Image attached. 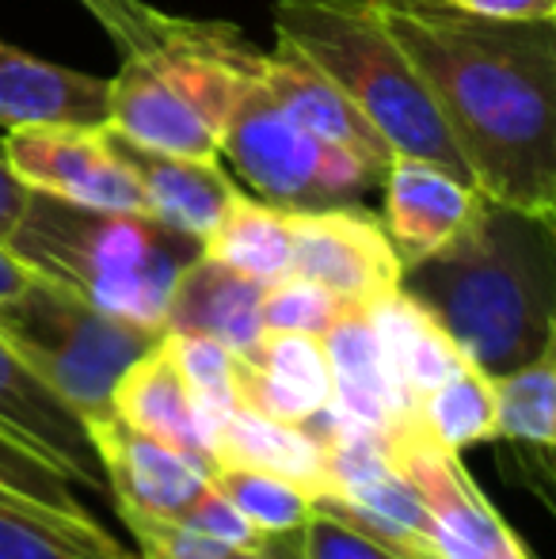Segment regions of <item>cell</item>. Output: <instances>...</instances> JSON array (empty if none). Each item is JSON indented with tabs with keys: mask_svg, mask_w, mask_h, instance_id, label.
Masks as SVG:
<instances>
[{
	"mask_svg": "<svg viewBox=\"0 0 556 559\" xmlns=\"http://www.w3.org/2000/svg\"><path fill=\"white\" fill-rule=\"evenodd\" d=\"M256 81L268 88V96L286 111L294 122H301L312 138L328 141L340 153L355 156L358 164L374 171L381 179L386 164L393 160L389 141L366 122V115L320 73L317 66L294 53L289 46H275L271 53H260L256 66Z\"/></svg>",
	"mask_w": 556,
	"mask_h": 559,
	"instance_id": "5bb4252c",
	"label": "cell"
},
{
	"mask_svg": "<svg viewBox=\"0 0 556 559\" xmlns=\"http://www.w3.org/2000/svg\"><path fill=\"white\" fill-rule=\"evenodd\" d=\"M130 168L138 171L141 194H145V214L153 222L176 228L191 240H206L240 187L222 171V160H199V156H171L138 148L119 138Z\"/></svg>",
	"mask_w": 556,
	"mask_h": 559,
	"instance_id": "ffe728a7",
	"label": "cell"
},
{
	"mask_svg": "<svg viewBox=\"0 0 556 559\" xmlns=\"http://www.w3.org/2000/svg\"><path fill=\"white\" fill-rule=\"evenodd\" d=\"M442 4L488 20H556V0H442Z\"/></svg>",
	"mask_w": 556,
	"mask_h": 559,
	"instance_id": "e575fe53",
	"label": "cell"
},
{
	"mask_svg": "<svg viewBox=\"0 0 556 559\" xmlns=\"http://www.w3.org/2000/svg\"><path fill=\"white\" fill-rule=\"evenodd\" d=\"M0 559H92L31 518L0 510Z\"/></svg>",
	"mask_w": 556,
	"mask_h": 559,
	"instance_id": "836d02e7",
	"label": "cell"
},
{
	"mask_svg": "<svg viewBox=\"0 0 556 559\" xmlns=\"http://www.w3.org/2000/svg\"><path fill=\"white\" fill-rule=\"evenodd\" d=\"M0 335L81 419L111 412V389L122 369L161 338L153 328L92 309L43 274L0 305Z\"/></svg>",
	"mask_w": 556,
	"mask_h": 559,
	"instance_id": "8992f818",
	"label": "cell"
},
{
	"mask_svg": "<svg viewBox=\"0 0 556 559\" xmlns=\"http://www.w3.org/2000/svg\"><path fill=\"white\" fill-rule=\"evenodd\" d=\"M69 484L73 479H66L54 464H46L43 456H35L0 430V510L46 525L92 559L127 556V548L88 514V507L76 499Z\"/></svg>",
	"mask_w": 556,
	"mask_h": 559,
	"instance_id": "d6986e66",
	"label": "cell"
},
{
	"mask_svg": "<svg viewBox=\"0 0 556 559\" xmlns=\"http://www.w3.org/2000/svg\"><path fill=\"white\" fill-rule=\"evenodd\" d=\"M0 430L54 464L73 484L92 491L104 487L99 456L88 442L84 419L58 392L46 389L38 373H31L27 361L4 343V335H0Z\"/></svg>",
	"mask_w": 556,
	"mask_h": 559,
	"instance_id": "4fadbf2b",
	"label": "cell"
},
{
	"mask_svg": "<svg viewBox=\"0 0 556 559\" xmlns=\"http://www.w3.org/2000/svg\"><path fill=\"white\" fill-rule=\"evenodd\" d=\"M210 484L263 533H294L305 525L312 510V499L297 491L294 484L256 468H210Z\"/></svg>",
	"mask_w": 556,
	"mask_h": 559,
	"instance_id": "f1b7e54d",
	"label": "cell"
},
{
	"mask_svg": "<svg viewBox=\"0 0 556 559\" xmlns=\"http://www.w3.org/2000/svg\"><path fill=\"white\" fill-rule=\"evenodd\" d=\"M496 438L549 453L556 442V350H542L527 366L492 377Z\"/></svg>",
	"mask_w": 556,
	"mask_h": 559,
	"instance_id": "4316f807",
	"label": "cell"
},
{
	"mask_svg": "<svg viewBox=\"0 0 556 559\" xmlns=\"http://www.w3.org/2000/svg\"><path fill=\"white\" fill-rule=\"evenodd\" d=\"M134 533L141 559H225L229 548L210 540L184 518H164V522H134Z\"/></svg>",
	"mask_w": 556,
	"mask_h": 559,
	"instance_id": "1f68e13d",
	"label": "cell"
},
{
	"mask_svg": "<svg viewBox=\"0 0 556 559\" xmlns=\"http://www.w3.org/2000/svg\"><path fill=\"white\" fill-rule=\"evenodd\" d=\"M297 540H301L305 559H409L324 507L309 510L305 525L297 530Z\"/></svg>",
	"mask_w": 556,
	"mask_h": 559,
	"instance_id": "4dcf8cb0",
	"label": "cell"
},
{
	"mask_svg": "<svg viewBox=\"0 0 556 559\" xmlns=\"http://www.w3.org/2000/svg\"><path fill=\"white\" fill-rule=\"evenodd\" d=\"M122 559H141V556H130V552H127V556H122Z\"/></svg>",
	"mask_w": 556,
	"mask_h": 559,
	"instance_id": "f35d334b",
	"label": "cell"
},
{
	"mask_svg": "<svg viewBox=\"0 0 556 559\" xmlns=\"http://www.w3.org/2000/svg\"><path fill=\"white\" fill-rule=\"evenodd\" d=\"M263 328L268 332H301V335H324L335 320L347 312V305L312 278L289 271L286 278L263 286Z\"/></svg>",
	"mask_w": 556,
	"mask_h": 559,
	"instance_id": "f546056e",
	"label": "cell"
},
{
	"mask_svg": "<svg viewBox=\"0 0 556 559\" xmlns=\"http://www.w3.org/2000/svg\"><path fill=\"white\" fill-rule=\"evenodd\" d=\"M225 559H305V556H301V540H297V530H294V533H271L260 545L229 552Z\"/></svg>",
	"mask_w": 556,
	"mask_h": 559,
	"instance_id": "8d00e7d4",
	"label": "cell"
},
{
	"mask_svg": "<svg viewBox=\"0 0 556 559\" xmlns=\"http://www.w3.org/2000/svg\"><path fill=\"white\" fill-rule=\"evenodd\" d=\"M381 187H386L381 225L404 266H416L435 251L450 248L492 202L469 179L419 156H393L381 171Z\"/></svg>",
	"mask_w": 556,
	"mask_h": 559,
	"instance_id": "7c38bea8",
	"label": "cell"
},
{
	"mask_svg": "<svg viewBox=\"0 0 556 559\" xmlns=\"http://www.w3.org/2000/svg\"><path fill=\"white\" fill-rule=\"evenodd\" d=\"M401 289L427 305L476 369L511 373L553 346L556 217L488 202L450 248L404 266Z\"/></svg>",
	"mask_w": 556,
	"mask_h": 559,
	"instance_id": "3957f363",
	"label": "cell"
},
{
	"mask_svg": "<svg viewBox=\"0 0 556 559\" xmlns=\"http://www.w3.org/2000/svg\"><path fill=\"white\" fill-rule=\"evenodd\" d=\"M88 442L99 456L104 487L115 495L122 522L179 518L210 484V464L184 449H171L119 423L111 412L84 419Z\"/></svg>",
	"mask_w": 556,
	"mask_h": 559,
	"instance_id": "8fae6325",
	"label": "cell"
},
{
	"mask_svg": "<svg viewBox=\"0 0 556 559\" xmlns=\"http://www.w3.org/2000/svg\"><path fill=\"white\" fill-rule=\"evenodd\" d=\"M423 435L446 453L461 456L465 449L496 438V392L492 377L473 361H461L446 381H438L416 407Z\"/></svg>",
	"mask_w": 556,
	"mask_h": 559,
	"instance_id": "484cf974",
	"label": "cell"
},
{
	"mask_svg": "<svg viewBox=\"0 0 556 559\" xmlns=\"http://www.w3.org/2000/svg\"><path fill=\"white\" fill-rule=\"evenodd\" d=\"M8 251L92 309L164 332L176 278L202 243L145 214L88 210L31 191Z\"/></svg>",
	"mask_w": 556,
	"mask_h": 559,
	"instance_id": "277c9868",
	"label": "cell"
},
{
	"mask_svg": "<svg viewBox=\"0 0 556 559\" xmlns=\"http://www.w3.org/2000/svg\"><path fill=\"white\" fill-rule=\"evenodd\" d=\"M217 156H229L237 176L263 202L282 210L351 206L378 179L355 156L340 153L294 122L256 76L240 88L225 118Z\"/></svg>",
	"mask_w": 556,
	"mask_h": 559,
	"instance_id": "52a82bcc",
	"label": "cell"
},
{
	"mask_svg": "<svg viewBox=\"0 0 556 559\" xmlns=\"http://www.w3.org/2000/svg\"><path fill=\"white\" fill-rule=\"evenodd\" d=\"M202 255L245 278L271 286L294 271V222L289 210L271 206L263 199L240 191L214 225V233L202 240Z\"/></svg>",
	"mask_w": 556,
	"mask_h": 559,
	"instance_id": "cb8c5ba5",
	"label": "cell"
},
{
	"mask_svg": "<svg viewBox=\"0 0 556 559\" xmlns=\"http://www.w3.org/2000/svg\"><path fill=\"white\" fill-rule=\"evenodd\" d=\"M27 199H31V187L12 171L4 145H0V248H8V240H12L15 225H20L23 210H27Z\"/></svg>",
	"mask_w": 556,
	"mask_h": 559,
	"instance_id": "d590c367",
	"label": "cell"
},
{
	"mask_svg": "<svg viewBox=\"0 0 556 559\" xmlns=\"http://www.w3.org/2000/svg\"><path fill=\"white\" fill-rule=\"evenodd\" d=\"M179 518H184L187 525H194L199 533H206L210 540L225 545L229 552H240V548H252V545H260V540H263V533L256 530V525L248 522V518L240 514V510L233 507V502L225 499L214 484L202 487L199 499H194Z\"/></svg>",
	"mask_w": 556,
	"mask_h": 559,
	"instance_id": "d6a6232c",
	"label": "cell"
},
{
	"mask_svg": "<svg viewBox=\"0 0 556 559\" xmlns=\"http://www.w3.org/2000/svg\"><path fill=\"white\" fill-rule=\"evenodd\" d=\"M312 507H324L332 514L347 518L351 525L370 533L374 540H381L393 552L409 559H435L427 507H423L419 491L397 464H389L386 472L370 476L366 484L347 487V491L332 495V499L312 502Z\"/></svg>",
	"mask_w": 556,
	"mask_h": 559,
	"instance_id": "d4e9b609",
	"label": "cell"
},
{
	"mask_svg": "<svg viewBox=\"0 0 556 559\" xmlns=\"http://www.w3.org/2000/svg\"><path fill=\"white\" fill-rule=\"evenodd\" d=\"M0 126H107V76L54 66L0 38Z\"/></svg>",
	"mask_w": 556,
	"mask_h": 559,
	"instance_id": "e0dca14e",
	"label": "cell"
},
{
	"mask_svg": "<svg viewBox=\"0 0 556 559\" xmlns=\"http://www.w3.org/2000/svg\"><path fill=\"white\" fill-rule=\"evenodd\" d=\"M31 278H35V271H31L20 255H12L8 248H0V305L12 301V297L20 294Z\"/></svg>",
	"mask_w": 556,
	"mask_h": 559,
	"instance_id": "74e56055",
	"label": "cell"
},
{
	"mask_svg": "<svg viewBox=\"0 0 556 559\" xmlns=\"http://www.w3.org/2000/svg\"><path fill=\"white\" fill-rule=\"evenodd\" d=\"M332 404V369L320 335L263 332L252 354H237V407L305 427Z\"/></svg>",
	"mask_w": 556,
	"mask_h": 559,
	"instance_id": "2e32d148",
	"label": "cell"
},
{
	"mask_svg": "<svg viewBox=\"0 0 556 559\" xmlns=\"http://www.w3.org/2000/svg\"><path fill=\"white\" fill-rule=\"evenodd\" d=\"M320 343H324L328 369H332V404L324 412L343 427L389 435L397 427V404L366 309H347L320 335Z\"/></svg>",
	"mask_w": 556,
	"mask_h": 559,
	"instance_id": "603a6c76",
	"label": "cell"
},
{
	"mask_svg": "<svg viewBox=\"0 0 556 559\" xmlns=\"http://www.w3.org/2000/svg\"><path fill=\"white\" fill-rule=\"evenodd\" d=\"M0 145L31 191L88 210L145 214L138 171L122 153L119 133L107 126H20Z\"/></svg>",
	"mask_w": 556,
	"mask_h": 559,
	"instance_id": "ba28073f",
	"label": "cell"
},
{
	"mask_svg": "<svg viewBox=\"0 0 556 559\" xmlns=\"http://www.w3.org/2000/svg\"><path fill=\"white\" fill-rule=\"evenodd\" d=\"M81 4H84V8H88V4H92V0H81Z\"/></svg>",
	"mask_w": 556,
	"mask_h": 559,
	"instance_id": "ab89813d",
	"label": "cell"
},
{
	"mask_svg": "<svg viewBox=\"0 0 556 559\" xmlns=\"http://www.w3.org/2000/svg\"><path fill=\"white\" fill-rule=\"evenodd\" d=\"M111 415L156 442L206 461V442H202L199 419H194L191 392H187V381L171 361L164 338H156L122 369L111 389Z\"/></svg>",
	"mask_w": 556,
	"mask_h": 559,
	"instance_id": "7402d4cb",
	"label": "cell"
},
{
	"mask_svg": "<svg viewBox=\"0 0 556 559\" xmlns=\"http://www.w3.org/2000/svg\"><path fill=\"white\" fill-rule=\"evenodd\" d=\"M389 453L427 507L435 559H534L504 514L492 510L461 456L430 442L419 423L389 430Z\"/></svg>",
	"mask_w": 556,
	"mask_h": 559,
	"instance_id": "9c48e42d",
	"label": "cell"
},
{
	"mask_svg": "<svg viewBox=\"0 0 556 559\" xmlns=\"http://www.w3.org/2000/svg\"><path fill=\"white\" fill-rule=\"evenodd\" d=\"M88 12L122 50V69L107 81V130L138 148L214 160L263 50L237 27L176 20L141 0H92Z\"/></svg>",
	"mask_w": 556,
	"mask_h": 559,
	"instance_id": "7a4b0ae2",
	"label": "cell"
},
{
	"mask_svg": "<svg viewBox=\"0 0 556 559\" xmlns=\"http://www.w3.org/2000/svg\"><path fill=\"white\" fill-rule=\"evenodd\" d=\"M210 468H256L294 484L312 502L328 495V453L324 438L297 423L263 419L256 412H237L222 423L210 445Z\"/></svg>",
	"mask_w": 556,
	"mask_h": 559,
	"instance_id": "44dd1931",
	"label": "cell"
},
{
	"mask_svg": "<svg viewBox=\"0 0 556 559\" xmlns=\"http://www.w3.org/2000/svg\"><path fill=\"white\" fill-rule=\"evenodd\" d=\"M161 338L187 381L194 419H199L210 456V445H214L222 423L237 412V354L217 343V338L194 332H161Z\"/></svg>",
	"mask_w": 556,
	"mask_h": 559,
	"instance_id": "83f0119b",
	"label": "cell"
},
{
	"mask_svg": "<svg viewBox=\"0 0 556 559\" xmlns=\"http://www.w3.org/2000/svg\"><path fill=\"white\" fill-rule=\"evenodd\" d=\"M275 35L366 115L393 156H419L469 179L427 88L374 0H275Z\"/></svg>",
	"mask_w": 556,
	"mask_h": 559,
	"instance_id": "5b68a950",
	"label": "cell"
},
{
	"mask_svg": "<svg viewBox=\"0 0 556 559\" xmlns=\"http://www.w3.org/2000/svg\"><path fill=\"white\" fill-rule=\"evenodd\" d=\"M263 286L199 251L176 278L164 332L210 335L233 354H252L263 338Z\"/></svg>",
	"mask_w": 556,
	"mask_h": 559,
	"instance_id": "ac0fdd59",
	"label": "cell"
},
{
	"mask_svg": "<svg viewBox=\"0 0 556 559\" xmlns=\"http://www.w3.org/2000/svg\"><path fill=\"white\" fill-rule=\"evenodd\" d=\"M366 317H370L381 369H386L389 392H393L397 427H409L416 423L419 400L469 358L446 335V328L430 317L427 305L416 301L409 289H393L381 301H374Z\"/></svg>",
	"mask_w": 556,
	"mask_h": 559,
	"instance_id": "9a60e30c",
	"label": "cell"
},
{
	"mask_svg": "<svg viewBox=\"0 0 556 559\" xmlns=\"http://www.w3.org/2000/svg\"><path fill=\"white\" fill-rule=\"evenodd\" d=\"M294 222V274L312 278L347 309H370L401 289L404 263L386 225L355 206L289 210Z\"/></svg>",
	"mask_w": 556,
	"mask_h": 559,
	"instance_id": "30bf717a",
	"label": "cell"
},
{
	"mask_svg": "<svg viewBox=\"0 0 556 559\" xmlns=\"http://www.w3.org/2000/svg\"><path fill=\"white\" fill-rule=\"evenodd\" d=\"M484 199L556 217V20L374 0Z\"/></svg>",
	"mask_w": 556,
	"mask_h": 559,
	"instance_id": "6da1fadb",
	"label": "cell"
}]
</instances>
